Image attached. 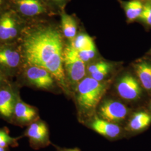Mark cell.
<instances>
[{"label":"cell","mask_w":151,"mask_h":151,"mask_svg":"<svg viewBox=\"0 0 151 151\" xmlns=\"http://www.w3.org/2000/svg\"><path fill=\"white\" fill-rule=\"evenodd\" d=\"M63 52L61 34L52 27H41L32 31L24 38L22 44V56L26 63L48 70L60 87L68 92Z\"/></svg>","instance_id":"6da1fadb"},{"label":"cell","mask_w":151,"mask_h":151,"mask_svg":"<svg viewBox=\"0 0 151 151\" xmlns=\"http://www.w3.org/2000/svg\"><path fill=\"white\" fill-rule=\"evenodd\" d=\"M107 85L91 77L81 80L76 88V100L81 111L91 113L101 100L106 90Z\"/></svg>","instance_id":"7a4b0ae2"},{"label":"cell","mask_w":151,"mask_h":151,"mask_svg":"<svg viewBox=\"0 0 151 151\" xmlns=\"http://www.w3.org/2000/svg\"><path fill=\"white\" fill-rule=\"evenodd\" d=\"M21 81L26 86L47 91L54 90L56 83H58L48 70L27 64L22 72Z\"/></svg>","instance_id":"3957f363"},{"label":"cell","mask_w":151,"mask_h":151,"mask_svg":"<svg viewBox=\"0 0 151 151\" xmlns=\"http://www.w3.org/2000/svg\"><path fill=\"white\" fill-rule=\"evenodd\" d=\"M63 65L66 78L71 83L78 84L85 78V63L79 58L77 51L70 45L64 49Z\"/></svg>","instance_id":"277c9868"},{"label":"cell","mask_w":151,"mask_h":151,"mask_svg":"<svg viewBox=\"0 0 151 151\" xmlns=\"http://www.w3.org/2000/svg\"><path fill=\"white\" fill-rule=\"evenodd\" d=\"M22 136L27 137L30 147L35 150L43 148L50 144L48 127L40 119L27 125Z\"/></svg>","instance_id":"5b68a950"},{"label":"cell","mask_w":151,"mask_h":151,"mask_svg":"<svg viewBox=\"0 0 151 151\" xmlns=\"http://www.w3.org/2000/svg\"><path fill=\"white\" fill-rule=\"evenodd\" d=\"M20 96L16 85L10 81L0 86V118L11 122L17 100Z\"/></svg>","instance_id":"8992f818"},{"label":"cell","mask_w":151,"mask_h":151,"mask_svg":"<svg viewBox=\"0 0 151 151\" xmlns=\"http://www.w3.org/2000/svg\"><path fill=\"white\" fill-rule=\"evenodd\" d=\"M22 54L9 45H0V69L8 77L15 75L22 65Z\"/></svg>","instance_id":"52a82bcc"},{"label":"cell","mask_w":151,"mask_h":151,"mask_svg":"<svg viewBox=\"0 0 151 151\" xmlns=\"http://www.w3.org/2000/svg\"><path fill=\"white\" fill-rule=\"evenodd\" d=\"M39 119L38 109L25 103L19 96L16 101L12 114L11 123L17 126H27Z\"/></svg>","instance_id":"ba28073f"},{"label":"cell","mask_w":151,"mask_h":151,"mask_svg":"<svg viewBox=\"0 0 151 151\" xmlns=\"http://www.w3.org/2000/svg\"><path fill=\"white\" fill-rule=\"evenodd\" d=\"M128 113V108L125 105L112 100L105 101L100 106L99 111L101 119L113 123L123 121Z\"/></svg>","instance_id":"9c48e42d"},{"label":"cell","mask_w":151,"mask_h":151,"mask_svg":"<svg viewBox=\"0 0 151 151\" xmlns=\"http://www.w3.org/2000/svg\"><path fill=\"white\" fill-rule=\"evenodd\" d=\"M116 87L119 96L126 100H135L142 94V88L138 81L129 74L120 78Z\"/></svg>","instance_id":"30bf717a"},{"label":"cell","mask_w":151,"mask_h":151,"mask_svg":"<svg viewBox=\"0 0 151 151\" xmlns=\"http://www.w3.org/2000/svg\"><path fill=\"white\" fill-rule=\"evenodd\" d=\"M19 27L16 19L10 12H5L0 16V41L7 42L17 37Z\"/></svg>","instance_id":"8fae6325"},{"label":"cell","mask_w":151,"mask_h":151,"mask_svg":"<svg viewBox=\"0 0 151 151\" xmlns=\"http://www.w3.org/2000/svg\"><path fill=\"white\" fill-rule=\"evenodd\" d=\"M91 127L98 134L109 139H116L121 136L122 129L119 125L101 118H96L94 119L91 124Z\"/></svg>","instance_id":"7c38bea8"},{"label":"cell","mask_w":151,"mask_h":151,"mask_svg":"<svg viewBox=\"0 0 151 151\" xmlns=\"http://www.w3.org/2000/svg\"><path fill=\"white\" fill-rule=\"evenodd\" d=\"M16 4L19 11L25 16H37L45 11L40 0H16Z\"/></svg>","instance_id":"4fadbf2b"},{"label":"cell","mask_w":151,"mask_h":151,"mask_svg":"<svg viewBox=\"0 0 151 151\" xmlns=\"http://www.w3.org/2000/svg\"><path fill=\"white\" fill-rule=\"evenodd\" d=\"M134 68L141 85L147 91H151V62L142 60L137 63Z\"/></svg>","instance_id":"5bb4252c"},{"label":"cell","mask_w":151,"mask_h":151,"mask_svg":"<svg viewBox=\"0 0 151 151\" xmlns=\"http://www.w3.org/2000/svg\"><path fill=\"white\" fill-rule=\"evenodd\" d=\"M151 123V115L146 112L134 114L130 120L128 129L132 132H138L145 129Z\"/></svg>","instance_id":"9a60e30c"},{"label":"cell","mask_w":151,"mask_h":151,"mask_svg":"<svg viewBox=\"0 0 151 151\" xmlns=\"http://www.w3.org/2000/svg\"><path fill=\"white\" fill-rule=\"evenodd\" d=\"M61 27L64 36L70 42L77 36V26L75 19L65 12L61 15Z\"/></svg>","instance_id":"2e32d148"},{"label":"cell","mask_w":151,"mask_h":151,"mask_svg":"<svg viewBox=\"0 0 151 151\" xmlns=\"http://www.w3.org/2000/svg\"><path fill=\"white\" fill-rule=\"evenodd\" d=\"M126 16L129 22L138 20L143 9V4L140 0H131L122 2Z\"/></svg>","instance_id":"e0dca14e"},{"label":"cell","mask_w":151,"mask_h":151,"mask_svg":"<svg viewBox=\"0 0 151 151\" xmlns=\"http://www.w3.org/2000/svg\"><path fill=\"white\" fill-rule=\"evenodd\" d=\"M70 45L76 51L85 50L95 46L93 39L87 34L83 33L77 35L70 42Z\"/></svg>","instance_id":"ac0fdd59"},{"label":"cell","mask_w":151,"mask_h":151,"mask_svg":"<svg viewBox=\"0 0 151 151\" xmlns=\"http://www.w3.org/2000/svg\"><path fill=\"white\" fill-rule=\"evenodd\" d=\"M23 136L12 137L10 135L9 129L6 127L0 128V147L4 148H15L19 146L18 141Z\"/></svg>","instance_id":"d6986e66"},{"label":"cell","mask_w":151,"mask_h":151,"mask_svg":"<svg viewBox=\"0 0 151 151\" xmlns=\"http://www.w3.org/2000/svg\"><path fill=\"white\" fill-rule=\"evenodd\" d=\"M138 20L151 27V1H147L143 5V11Z\"/></svg>","instance_id":"ffe728a7"},{"label":"cell","mask_w":151,"mask_h":151,"mask_svg":"<svg viewBox=\"0 0 151 151\" xmlns=\"http://www.w3.org/2000/svg\"><path fill=\"white\" fill-rule=\"evenodd\" d=\"M79 58L85 63L92 60L96 54V47L94 46L90 48L77 51Z\"/></svg>","instance_id":"44dd1931"},{"label":"cell","mask_w":151,"mask_h":151,"mask_svg":"<svg viewBox=\"0 0 151 151\" xmlns=\"http://www.w3.org/2000/svg\"><path fill=\"white\" fill-rule=\"evenodd\" d=\"M110 63L105 61H99L96 63L90 65L87 68V72L90 75L97 72L99 70H102L108 67H111Z\"/></svg>","instance_id":"7402d4cb"},{"label":"cell","mask_w":151,"mask_h":151,"mask_svg":"<svg viewBox=\"0 0 151 151\" xmlns=\"http://www.w3.org/2000/svg\"><path fill=\"white\" fill-rule=\"evenodd\" d=\"M111 67L105 68L102 70H99L97 72H95L94 73L90 75V77H91V78L96 81L101 82L106 77V76L108 75V73L111 70Z\"/></svg>","instance_id":"603a6c76"},{"label":"cell","mask_w":151,"mask_h":151,"mask_svg":"<svg viewBox=\"0 0 151 151\" xmlns=\"http://www.w3.org/2000/svg\"><path fill=\"white\" fill-rule=\"evenodd\" d=\"M8 77L6 75L5 73L0 69V86L9 82Z\"/></svg>","instance_id":"cb8c5ba5"},{"label":"cell","mask_w":151,"mask_h":151,"mask_svg":"<svg viewBox=\"0 0 151 151\" xmlns=\"http://www.w3.org/2000/svg\"><path fill=\"white\" fill-rule=\"evenodd\" d=\"M56 148H57L56 151H81L78 148H60L59 147H56Z\"/></svg>","instance_id":"d4e9b609"},{"label":"cell","mask_w":151,"mask_h":151,"mask_svg":"<svg viewBox=\"0 0 151 151\" xmlns=\"http://www.w3.org/2000/svg\"><path fill=\"white\" fill-rule=\"evenodd\" d=\"M0 151H10V148L0 147Z\"/></svg>","instance_id":"484cf974"},{"label":"cell","mask_w":151,"mask_h":151,"mask_svg":"<svg viewBox=\"0 0 151 151\" xmlns=\"http://www.w3.org/2000/svg\"><path fill=\"white\" fill-rule=\"evenodd\" d=\"M54 2H57V3H62L64 1H65V0H53Z\"/></svg>","instance_id":"4316f807"},{"label":"cell","mask_w":151,"mask_h":151,"mask_svg":"<svg viewBox=\"0 0 151 151\" xmlns=\"http://www.w3.org/2000/svg\"><path fill=\"white\" fill-rule=\"evenodd\" d=\"M2 0H0V5L2 4Z\"/></svg>","instance_id":"83f0119b"},{"label":"cell","mask_w":151,"mask_h":151,"mask_svg":"<svg viewBox=\"0 0 151 151\" xmlns=\"http://www.w3.org/2000/svg\"><path fill=\"white\" fill-rule=\"evenodd\" d=\"M141 1H145L146 2H147V1H151V0H141Z\"/></svg>","instance_id":"f1b7e54d"},{"label":"cell","mask_w":151,"mask_h":151,"mask_svg":"<svg viewBox=\"0 0 151 151\" xmlns=\"http://www.w3.org/2000/svg\"><path fill=\"white\" fill-rule=\"evenodd\" d=\"M150 53V54H151V50H150V53Z\"/></svg>","instance_id":"f546056e"}]
</instances>
